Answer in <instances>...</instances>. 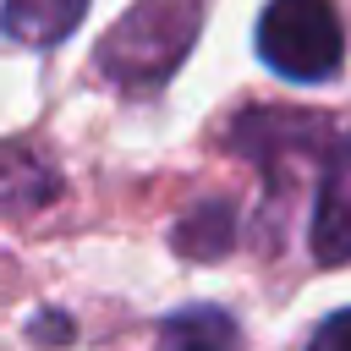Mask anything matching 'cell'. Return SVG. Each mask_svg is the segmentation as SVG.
Segmentation results:
<instances>
[{"instance_id":"cell-3","label":"cell","mask_w":351,"mask_h":351,"mask_svg":"<svg viewBox=\"0 0 351 351\" xmlns=\"http://www.w3.org/2000/svg\"><path fill=\"white\" fill-rule=\"evenodd\" d=\"M313 258L318 263H351V137L329 148L318 203H313Z\"/></svg>"},{"instance_id":"cell-4","label":"cell","mask_w":351,"mask_h":351,"mask_svg":"<svg viewBox=\"0 0 351 351\" xmlns=\"http://www.w3.org/2000/svg\"><path fill=\"white\" fill-rule=\"evenodd\" d=\"M88 16V0H5L0 5V33L22 49H49L77 33Z\"/></svg>"},{"instance_id":"cell-6","label":"cell","mask_w":351,"mask_h":351,"mask_svg":"<svg viewBox=\"0 0 351 351\" xmlns=\"http://www.w3.org/2000/svg\"><path fill=\"white\" fill-rule=\"evenodd\" d=\"M230 236H236V219H230V208L225 203H203L197 214H186L181 219V230H176V247L192 258H219L225 247H230Z\"/></svg>"},{"instance_id":"cell-7","label":"cell","mask_w":351,"mask_h":351,"mask_svg":"<svg viewBox=\"0 0 351 351\" xmlns=\"http://www.w3.org/2000/svg\"><path fill=\"white\" fill-rule=\"evenodd\" d=\"M307 351H351V307L335 313V318H324L318 335L307 340Z\"/></svg>"},{"instance_id":"cell-2","label":"cell","mask_w":351,"mask_h":351,"mask_svg":"<svg viewBox=\"0 0 351 351\" xmlns=\"http://www.w3.org/2000/svg\"><path fill=\"white\" fill-rule=\"evenodd\" d=\"M258 55L291 82H329L346 60L335 0H269L258 16Z\"/></svg>"},{"instance_id":"cell-1","label":"cell","mask_w":351,"mask_h":351,"mask_svg":"<svg viewBox=\"0 0 351 351\" xmlns=\"http://www.w3.org/2000/svg\"><path fill=\"white\" fill-rule=\"evenodd\" d=\"M203 22V0H137L99 44V71H110L121 88L143 93L159 88L192 49Z\"/></svg>"},{"instance_id":"cell-5","label":"cell","mask_w":351,"mask_h":351,"mask_svg":"<svg viewBox=\"0 0 351 351\" xmlns=\"http://www.w3.org/2000/svg\"><path fill=\"white\" fill-rule=\"evenodd\" d=\"M159 351H241V329L225 307H181L159 324Z\"/></svg>"}]
</instances>
